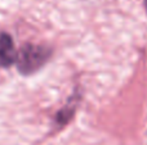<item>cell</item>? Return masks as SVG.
<instances>
[{
    "label": "cell",
    "mask_w": 147,
    "mask_h": 145,
    "mask_svg": "<svg viewBox=\"0 0 147 145\" xmlns=\"http://www.w3.org/2000/svg\"><path fill=\"white\" fill-rule=\"evenodd\" d=\"M52 54H53L52 49L47 45H39L34 43L23 44L18 50L17 62H16L18 72L23 76L35 73L48 63Z\"/></svg>",
    "instance_id": "cell-1"
},
{
    "label": "cell",
    "mask_w": 147,
    "mask_h": 145,
    "mask_svg": "<svg viewBox=\"0 0 147 145\" xmlns=\"http://www.w3.org/2000/svg\"><path fill=\"white\" fill-rule=\"evenodd\" d=\"M17 57L18 51L12 36L8 32H0V67L9 68L17 62Z\"/></svg>",
    "instance_id": "cell-2"
},
{
    "label": "cell",
    "mask_w": 147,
    "mask_h": 145,
    "mask_svg": "<svg viewBox=\"0 0 147 145\" xmlns=\"http://www.w3.org/2000/svg\"><path fill=\"white\" fill-rule=\"evenodd\" d=\"M78 96L79 94H74V96L71 98V100L67 102V104L62 108L61 110L57 112V116H56V125L58 126L59 128L66 126L67 123L71 121V118L74 117L76 112V107H78Z\"/></svg>",
    "instance_id": "cell-3"
},
{
    "label": "cell",
    "mask_w": 147,
    "mask_h": 145,
    "mask_svg": "<svg viewBox=\"0 0 147 145\" xmlns=\"http://www.w3.org/2000/svg\"><path fill=\"white\" fill-rule=\"evenodd\" d=\"M143 5H145V10H146V14H147V0H143Z\"/></svg>",
    "instance_id": "cell-4"
}]
</instances>
